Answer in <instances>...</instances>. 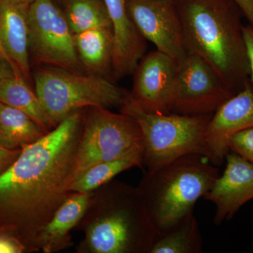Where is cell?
I'll use <instances>...</instances> for the list:
<instances>
[{
	"mask_svg": "<svg viewBox=\"0 0 253 253\" xmlns=\"http://www.w3.org/2000/svg\"><path fill=\"white\" fill-rule=\"evenodd\" d=\"M83 126L74 111L34 143L23 146L17 159L0 175V231L37 251V239L68 191Z\"/></svg>",
	"mask_w": 253,
	"mask_h": 253,
	"instance_id": "1",
	"label": "cell"
},
{
	"mask_svg": "<svg viewBox=\"0 0 253 253\" xmlns=\"http://www.w3.org/2000/svg\"><path fill=\"white\" fill-rule=\"evenodd\" d=\"M187 53L205 60L234 92L250 81L242 11L234 0H174Z\"/></svg>",
	"mask_w": 253,
	"mask_h": 253,
	"instance_id": "2",
	"label": "cell"
},
{
	"mask_svg": "<svg viewBox=\"0 0 253 253\" xmlns=\"http://www.w3.org/2000/svg\"><path fill=\"white\" fill-rule=\"evenodd\" d=\"M97 189L81 221L78 252L149 253L157 234L138 188L111 181Z\"/></svg>",
	"mask_w": 253,
	"mask_h": 253,
	"instance_id": "3",
	"label": "cell"
},
{
	"mask_svg": "<svg viewBox=\"0 0 253 253\" xmlns=\"http://www.w3.org/2000/svg\"><path fill=\"white\" fill-rule=\"evenodd\" d=\"M219 175L214 164L197 154L147 171L137 188L157 236L193 214Z\"/></svg>",
	"mask_w": 253,
	"mask_h": 253,
	"instance_id": "4",
	"label": "cell"
},
{
	"mask_svg": "<svg viewBox=\"0 0 253 253\" xmlns=\"http://www.w3.org/2000/svg\"><path fill=\"white\" fill-rule=\"evenodd\" d=\"M121 112L134 118L140 127L144 164L147 171L157 169L187 155H199L210 161L204 136L212 116L146 112L133 101L129 93Z\"/></svg>",
	"mask_w": 253,
	"mask_h": 253,
	"instance_id": "5",
	"label": "cell"
},
{
	"mask_svg": "<svg viewBox=\"0 0 253 253\" xmlns=\"http://www.w3.org/2000/svg\"><path fill=\"white\" fill-rule=\"evenodd\" d=\"M34 81L42 106L55 126L83 108L121 107L128 94L104 76L52 66L37 70Z\"/></svg>",
	"mask_w": 253,
	"mask_h": 253,
	"instance_id": "6",
	"label": "cell"
},
{
	"mask_svg": "<svg viewBox=\"0 0 253 253\" xmlns=\"http://www.w3.org/2000/svg\"><path fill=\"white\" fill-rule=\"evenodd\" d=\"M83 116V126L69 186L89 168L116 159L143 144L142 134L134 118L109 109L90 107ZM69 188V187H68Z\"/></svg>",
	"mask_w": 253,
	"mask_h": 253,
	"instance_id": "7",
	"label": "cell"
},
{
	"mask_svg": "<svg viewBox=\"0 0 253 253\" xmlns=\"http://www.w3.org/2000/svg\"><path fill=\"white\" fill-rule=\"evenodd\" d=\"M29 50L36 62L83 73L74 34L66 15L52 0H34L30 4Z\"/></svg>",
	"mask_w": 253,
	"mask_h": 253,
	"instance_id": "8",
	"label": "cell"
},
{
	"mask_svg": "<svg viewBox=\"0 0 253 253\" xmlns=\"http://www.w3.org/2000/svg\"><path fill=\"white\" fill-rule=\"evenodd\" d=\"M236 94L202 58L187 53L178 62L170 113L184 116H212Z\"/></svg>",
	"mask_w": 253,
	"mask_h": 253,
	"instance_id": "9",
	"label": "cell"
},
{
	"mask_svg": "<svg viewBox=\"0 0 253 253\" xmlns=\"http://www.w3.org/2000/svg\"><path fill=\"white\" fill-rule=\"evenodd\" d=\"M126 9L141 36L177 62L187 54L174 0H126Z\"/></svg>",
	"mask_w": 253,
	"mask_h": 253,
	"instance_id": "10",
	"label": "cell"
},
{
	"mask_svg": "<svg viewBox=\"0 0 253 253\" xmlns=\"http://www.w3.org/2000/svg\"><path fill=\"white\" fill-rule=\"evenodd\" d=\"M178 62L161 51L144 55L134 70L133 101L146 112L170 113Z\"/></svg>",
	"mask_w": 253,
	"mask_h": 253,
	"instance_id": "11",
	"label": "cell"
},
{
	"mask_svg": "<svg viewBox=\"0 0 253 253\" xmlns=\"http://www.w3.org/2000/svg\"><path fill=\"white\" fill-rule=\"evenodd\" d=\"M253 126V86L251 81L226 100L211 116L205 142L210 162L219 165L229 152V141L236 133Z\"/></svg>",
	"mask_w": 253,
	"mask_h": 253,
	"instance_id": "12",
	"label": "cell"
},
{
	"mask_svg": "<svg viewBox=\"0 0 253 253\" xmlns=\"http://www.w3.org/2000/svg\"><path fill=\"white\" fill-rule=\"evenodd\" d=\"M225 169L204 196L216 207L214 223L229 220L244 204L253 199V163L229 151Z\"/></svg>",
	"mask_w": 253,
	"mask_h": 253,
	"instance_id": "13",
	"label": "cell"
},
{
	"mask_svg": "<svg viewBox=\"0 0 253 253\" xmlns=\"http://www.w3.org/2000/svg\"><path fill=\"white\" fill-rule=\"evenodd\" d=\"M126 0H103L111 22L113 52L111 69L116 78L132 74L144 56L146 40L136 29L126 6Z\"/></svg>",
	"mask_w": 253,
	"mask_h": 253,
	"instance_id": "14",
	"label": "cell"
},
{
	"mask_svg": "<svg viewBox=\"0 0 253 253\" xmlns=\"http://www.w3.org/2000/svg\"><path fill=\"white\" fill-rule=\"evenodd\" d=\"M29 4L0 0V41L23 78L30 77Z\"/></svg>",
	"mask_w": 253,
	"mask_h": 253,
	"instance_id": "15",
	"label": "cell"
},
{
	"mask_svg": "<svg viewBox=\"0 0 253 253\" xmlns=\"http://www.w3.org/2000/svg\"><path fill=\"white\" fill-rule=\"evenodd\" d=\"M90 193H72L54 213L37 239V251L52 253L72 245L71 231L81 222L89 206Z\"/></svg>",
	"mask_w": 253,
	"mask_h": 253,
	"instance_id": "16",
	"label": "cell"
},
{
	"mask_svg": "<svg viewBox=\"0 0 253 253\" xmlns=\"http://www.w3.org/2000/svg\"><path fill=\"white\" fill-rule=\"evenodd\" d=\"M74 41L83 68L90 73L104 76L112 63V28H96L74 34Z\"/></svg>",
	"mask_w": 253,
	"mask_h": 253,
	"instance_id": "17",
	"label": "cell"
},
{
	"mask_svg": "<svg viewBox=\"0 0 253 253\" xmlns=\"http://www.w3.org/2000/svg\"><path fill=\"white\" fill-rule=\"evenodd\" d=\"M144 164V144L138 145L116 159L95 165L73 181L71 193H90L107 184L120 173Z\"/></svg>",
	"mask_w": 253,
	"mask_h": 253,
	"instance_id": "18",
	"label": "cell"
},
{
	"mask_svg": "<svg viewBox=\"0 0 253 253\" xmlns=\"http://www.w3.org/2000/svg\"><path fill=\"white\" fill-rule=\"evenodd\" d=\"M0 101L27 114L46 132L55 127L36 91L28 85L22 75L14 73L0 81Z\"/></svg>",
	"mask_w": 253,
	"mask_h": 253,
	"instance_id": "19",
	"label": "cell"
},
{
	"mask_svg": "<svg viewBox=\"0 0 253 253\" xmlns=\"http://www.w3.org/2000/svg\"><path fill=\"white\" fill-rule=\"evenodd\" d=\"M26 113L0 101V146L21 149L46 134Z\"/></svg>",
	"mask_w": 253,
	"mask_h": 253,
	"instance_id": "20",
	"label": "cell"
},
{
	"mask_svg": "<svg viewBox=\"0 0 253 253\" xmlns=\"http://www.w3.org/2000/svg\"><path fill=\"white\" fill-rule=\"evenodd\" d=\"M203 241L194 213L156 236L149 253H200Z\"/></svg>",
	"mask_w": 253,
	"mask_h": 253,
	"instance_id": "21",
	"label": "cell"
},
{
	"mask_svg": "<svg viewBox=\"0 0 253 253\" xmlns=\"http://www.w3.org/2000/svg\"><path fill=\"white\" fill-rule=\"evenodd\" d=\"M64 14L73 34L96 28H111L103 0H67Z\"/></svg>",
	"mask_w": 253,
	"mask_h": 253,
	"instance_id": "22",
	"label": "cell"
},
{
	"mask_svg": "<svg viewBox=\"0 0 253 253\" xmlns=\"http://www.w3.org/2000/svg\"><path fill=\"white\" fill-rule=\"evenodd\" d=\"M229 151L253 163V126L231 136L229 141Z\"/></svg>",
	"mask_w": 253,
	"mask_h": 253,
	"instance_id": "23",
	"label": "cell"
},
{
	"mask_svg": "<svg viewBox=\"0 0 253 253\" xmlns=\"http://www.w3.org/2000/svg\"><path fill=\"white\" fill-rule=\"evenodd\" d=\"M27 253L24 245L16 238L0 231V253Z\"/></svg>",
	"mask_w": 253,
	"mask_h": 253,
	"instance_id": "24",
	"label": "cell"
},
{
	"mask_svg": "<svg viewBox=\"0 0 253 253\" xmlns=\"http://www.w3.org/2000/svg\"><path fill=\"white\" fill-rule=\"evenodd\" d=\"M21 150L22 148L8 149L0 146V175L8 169V168L17 159L21 154Z\"/></svg>",
	"mask_w": 253,
	"mask_h": 253,
	"instance_id": "25",
	"label": "cell"
},
{
	"mask_svg": "<svg viewBox=\"0 0 253 253\" xmlns=\"http://www.w3.org/2000/svg\"><path fill=\"white\" fill-rule=\"evenodd\" d=\"M244 36L249 63L250 81L253 86V27L250 24L244 26Z\"/></svg>",
	"mask_w": 253,
	"mask_h": 253,
	"instance_id": "26",
	"label": "cell"
},
{
	"mask_svg": "<svg viewBox=\"0 0 253 253\" xmlns=\"http://www.w3.org/2000/svg\"><path fill=\"white\" fill-rule=\"evenodd\" d=\"M239 5L245 17L247 18L249 24L253 27V0H234Z\"/></svg>",
	"mask_w": 253,
	"mask_h": 253,
	"instance_id": "27",
	"label": "cell"
},
{
	"mask_svg": "<svg viewBox=\"0 0 253 253\" xmlns=\"http://www.w3.org/2000/svg\"><path fill=\"white\" fill-rule=\"evenodd\" d=\"M14 73L15 74H17V73H15L14 69L11 67L9 63L0 54V81L3 78L14 74Z\"/></svg>",
	"mask_w": 253,
	"mask_h": 253,
	"instance_id": "28",
	"label": "cell"
},
{
	"mask_svg": "<svg viewBox=\"0 0 253 253\" xmlns=\"http://www.w3.org/2000/svg\"><path fill=\"white\" fill-rule=\"evenodd\" d=\"M0 54H1V56H2L3 57H4V59H6V61H7L9 63V64L11 65V67H12L13 69H14L15 73H17V74L21 75V73H20L19 71H18L17 68H16V66H14V63H13L12 61H11V59H9V56H8V55L6 54V51H5L4 47H3L2 44H1V41H0Z\"/></svg>",
	"mask_w": 253,
	"mask_h": 253,
	"instance_id": "29",
	"label": "cell"
},
{
	"mask_svg": "<svg viewBox=\"0 0 253 253\" xmlns=\"http://www.w3.org/2000/svg\"><path fill=\"white\" fill-rule=\"evenodd\" d=\"M16 2L22 3V4H31L34 0H13Z\"/></svg>",
	"mask_w": 253,
	"mask_h": 253,
	"instance_id": "30",
	"label": "cell"
}]
</instances>
